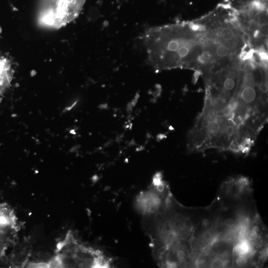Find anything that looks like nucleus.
Here are the masks:
<instances>
[{
    "label": "nucleus",
    "instance_id": "nucleus-7",
    "mask_svg": "<svg viewBox=\"0 0 268 268\" xmlns=\"http://www.w3.org/2000/svg\"><path fill=\"white\" fill-rule=\"evenodd\" d=\"M247 237L249 240H254L256 239L258 237L257 232L255 230H250L247 233Z\"/></svg>",
    "mask_w": 268,
    "mask_h": 268
},
{
    "label": "nucleus",
    "instance_id": "nucleus-5",
    "mask_svg": "<svg viewBox=\"0 0 268 268\" xmlns=\"http://www.w3.org/2000/svg\"><path fill=\"white\" fill-rule=\"evenodd\" d=\"M11 79V67L5 58L0 57V93L9 85Z\"/></svg>",
    "mask_w": 268,
    "mask_h": 268
},
{
    "label": "nucleus",
    "instance_id": "nucleus-15",
    "mask_svg": "<svg viewBox=\"0 0 268 268\" xmlns=\"http://www.w3.org/2000/svg\"><path fill=\"white\" fill-rule=\"evenodd\" d=\"M204 226L205 229L208 231L212 230L213 228V224L211 222L209 221Z\"/></svg>",
    "mask_w": 268,
    "mask_h": 268
},
{
    "label": "nucleus",
    "instance_id": "nucleus-12",
    "mask_svg": "<svg viewBox=\"0 0 268 268\" xmlns=\"http://www.w3.org/2000/svg\"><path fill=\"white\" fill-rule=\"evenodd\" d=\"M224 223L228 227H231L234 224V220L231 218H228L225 220Z\"/></svg>",
    "mask_w": 268,
    "mask_h": 268
},
{
    "label": "nucleus",
    "instance_id": "nucleus-9",
    "mask_svg": "<svg viewBox=\"0 0 268 268\" xmlns=\"http://www.w3.org/2000/svg\"><path fill=\"white\" fill-rule=\"evenodd\" d=\"M247 262L246 258L243 256L238 257L236 260V264L238 266H244Z\"/></svg>",
    "mask_w": 268,
    "mask_h": 268
},
{
    "label": "nucleus",
    "instance_id": "nucleus-13",
    "mask_svg": "<svg viewBox=\"0 0 268 268\" xmlns=\"http://www.w3.org/2000/svg\"><path fill=\"white\" fill-rule=\"evenodd\" d=\"M183 225L186 228H191L193 225L192 221L190 219L186 218L183 222Z\"/></svg>",
    "mask_w": 268,
    "mask_h": 268
},
{
    "label": "nucleus",
    "instance_id": "nucleus-3",
    "mask_svg": "<svg viewBox=\"0 0 268 268\" xmlns=\"http://www.w3.org/2000/svg\"><path fill=\"white\" fill-rule=\"evenodd\" d=\"M86 0H40L37 12L38 24L59 29L76 19Z\"/></svg>",
    "mask_w": 268,
    "mask_h": 268
},
{
    "label": "nucleus",
    "instance_id": "nucleus-14",
    "mask_svg": "<svg viewBox=\"0 0 268 268\" xmlns=\"http://www.w3.org/2000/svg\"><path fill=\"white\" fill-rule=\"evenodd\" d=\"M212 237V234L209 232L205 233L203 235V238L206 241H209L211 240Z\"/></svg>",
    "mask_w": 268,
    "mask_h": 268
},
{
    "label": "nucleus",
    "instance_id": "nucleus-6",
    "mask_svg": "<svg viewBox=\"0 0 268 268\" xmlns=\"http://www.w3.org/2000/svg\"><path fill=\"white\" fill-rule=\"evenodd\" d=\"M250 247L245 241L239 242L236 246V251L240 254H245L249 252Z\"/></svg>",
    "mask_w": 268,
    "mask_h": 268
},
{
    "label": "nucleus",
    "instance_id": "nucleus-2",
    "mask_svg": "<svg viewBox=\"0 0 268 268\" xmlns=\"http://www.w3.org/2000/svg\"><path fill=\"white\" fill-rule=\"evenodd\" d=\"M111 260L101 250L80 242L71 230L56 244L53 255L44 262L27 265L30 268H108Z\"/></svg>",
    "mask_w": 268,
    "mask_h": 268
},
{
    "label": "nucleus",
    "instance_id": "nucleus-11",
    "mask_svg": "<svg viewBox=\"0 0 268 268\" xmlns=\"http://www.w3.org/2000/svg\"><path fill=\"white\" fill-rule=\"evenodd\" d=\"M173 218L177 221H182L184 219V215L181 212H176L173 215Z\"/></svg>",
    "mask_w": 268,
    "mask_h": 268
},
{
    "label": "nucleus",
    "instance_id": "nucleus-8",
    "mask_svg": "<svg viewBox=\"0 0 268 268\" xmlns=\"http://www.w3.org/2000/svg\"><path fill=\"white\" fill-rule=\"evenodd\" d=\"M223 266V262L220 259H215L211 264L212 268H222Z\"/></svg>",
    "mask_w": 268,
    "mask_h": 268
},
{
    "label": "nucleus",
    "instance_id": "nucleus-10",
    "mask_svg": "<svg viewBox=\"0 0 268 268\" xmlns=\"http://www.w3.org/2000/svg\"><path fill=\"white\" fill-rule=\"evenodd\" d=\"M176 257L179 260V262H180V261L183 260V259L185 257V253L182 250H181V249L178 250L176 252Z\"/></svg>",
    "mask_w": 268,
    "mask_h": 268
},
{
    "label": "nucleus",
    "instance_id": "nucleus-4",
    "mask_svg": "<svg viewBox=\"0 0 268 268\" xmlns=\"http://www.w3.org/2000/svg\"><path fill=\"white\" fill-rule=\"evenodd\" d=\"M166 186L162 180L153 178L150 187L141 192L136 197L135 206L142 215L153 213L162 202L160 195L165 191Z\"/></svg>",
    "mask_w": 268,
    "mask_h": 268
},
{
    "label": "nucleus",
    "instance_id": "nucleus-16",
    "mask_svg": "<svg viewBox=\"0 0 268 268\" xmlns=\"http://www.w3.org/2000/svg\"><path fill=\"white\" fill-rule=\"evenodd\" d=\"M180 268H186L187 267V263L185 261H180L178 264V267Z\"/></svg>",
    "mask_w": 268,
    "mask_h": 268
},
{
    "label": "nucleus",
    "instance_id": "nucleus-17",
    "mask_svg": "<svg viewBox=\"0 0 268 268\" xmlns=\"http://www.w3.org/2000/svg\"><path fill=\"white\" fill-rule=\"evenodd\" d=\"M208 221V219H204L202 221V224L205 225L207 223V222Z\"/></svg>",
    "mask_w": 268,
    "mask_h": 268
},
{
    "label": "nucleus",
    "instance_id": "nucleus-1",
    "mask_svg": "<svg viewBox=\"0 0 268 268\" xmlns=\"http://www.w3.org/2000/svg\"><path fill=\"white\" fill-rule=\"evenodd\" d=\"M205 29L200 22H177L147 29L142 35L147 61L155 70L203 68Z\"/></svg>",
    "mask_w": 268,
    "mask_h": 268
}]
</instances>
